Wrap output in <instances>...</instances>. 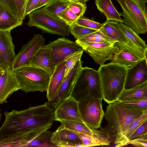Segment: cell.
Instances as JSON below:
<instances>
[{
	"label": "cell",
	"mask_w": 147,
	"mask_h": 147,
	"mask_svg": "<svg viewBox=\"0 0 147 147\" xmlns=\"http://www.w3.org/2000/svg\"><path fill=\"white\" fill-rule=\"evenodd\" d=\"M4 114L5 120L0 128V147H24L50 128L55 121L54 112L47 102Z\"/></svg>",
	"instance_id": "cell-1"
},
{
	"label": "cell",
	"mask_w": 147,
	"mask_h": 147,
	"mask_svg": "<svg viewBox=\"0 0 147 147\" xmlns=\"http://www.w3.org/2000/svg\"><path fill=\"white\" fill-rule=\"evenodd\" d=\"M144 111L128 109L118 100L109 104L104 116L107 125L102 128L110 142L115 145L126 129Z\"/></svg>",
	"instance_id": "cell-2"
},
{
	"label": "cell",
	"mask_w": 147,
	"mask_h": 147,
	"mask_svg": "<svg viewBox=\"0 0 147 147\" xmlns=\"http://www.w3.org/2000/svg\"><path fill=\"white\" fill-rule=\"evenodd\" d=\"M127 68L112 62L100 65L98 71L103 99L108 104L117 100L124 89Z\"/></svg>",
	"instance_id": "cell-3"
},
{
	"label": "cell",
	"mask_w": 147,
	"mask_h": 147,
	"mask_svg": "<svg viewBox=\"0 0 147 147\" xmlns=\"http://www.w3.org/2000/svg\"><path fill=\"white\" fill-rule=\"evenodd\" d=\"M70 96L78 102L92 97L103 99L98 70L87 67H82Z\"/></svg>",
	"instance_id": "cell-4"
},
{
	"label": "cell",
	"mask_w": 147,
	"mask_h": 147,
	"mask_svg": "<svg viewBox=\"0 0 147 147\" xmlns=\"http://www.w3.org/2000/svg\"><path fill=\"white\" fill-rule=\"evenodd\" d=\"M122 9L124 24L138 34L147 32V9L142 0H116Z\"/></svg>",
	"instance_id": "cell-5"
},
{
	"label": "cell",
	"mask_w": 147,
	"mask_h": 147,
	"mask_svg": "<svg viewBox=\"0 0 147 147\" xmlns=\"http://www.w3.org/2000/svg\"><path fill=\"white\" fill-rule=\"evenodd\" d=\"M26 24L35 27L43 32L68 36L70 32L69 26L58 16L53 15L42 8L36 9L28 15Z\"/></svg>",
	"instance_id": "cell-6"
},
{
	"label": "cell",
	"mask_w": 147,
	"mask_h": 147,
	"mask_svg": "<svg viewBox=\"0 0 147 147\" xmlns=\"http://www.w3.org/2000/svg\"><path fill=\"white\" fill-rule=\"evenodd\" d=\"M20 89L26 93L47 92L50 77L44 70L31 66L14 71Z\"/></svg>",
	"instance_id": "cell-7"
},
{
	"label": "cell",
	"mask_w": 147,
	"mask_h": 147,
	"mask_svg": "<svg viewBox=\"0 0 147 147\" xmlns=\"http://www.w3.org/2000/svg\"><path fill=\"white\" fill-rule=\"evenodd\" d=\"M101 98L92 97L79 102L78 106L83 122L92 129L100 127L105 113Z\"/></svg>",
	"instance_id": "cell-8"
},
{
	"label": "cell",
	"mask_w": 147,
	"mask_h": 147,
	"mask_svg": "<svg viewBox=\"0 0 147 147\" xmlns=\"http://www.w3.org/2000/svg\"><path fill=\"white\" fill-rule=\"evenodd\" d=\"M95 62L100 65L107 61H113L120 48L115 43L102 42H77Z\"/></svg>",
	"instance_id": "cell-9"
},
{
	"label": "cell",
	"mask_w": 147,
	"mask_h": 147,
	"mask_svg": "<svg viewBox=\"0 0 147 147\" xmlns=\"http://www.w3.org/2000/svg\"><path fill=\"white\" fill-rule=\"evenodd\" d=\"M43 47L50 49L51 60L55 66L74 53L83 50L79 43L65 37L58 38Z\"/></svg>",
	"instance_id": "cell-10"
},
{
	"label": "cell",
	"mask_w": 147,
	"mask_h": 147,
	"mask_svg": "<svg viewBox=\"0 0 147 147\" xmlns=\"http://www.w3.org/2000/svg\"><path fill=\"white\" fill-rule=\"evenodd\" d=\"M45 38L41 34H34L32 38L22 45L16 55L11 66L13 70L30 66L31 59L45 45Z\"/></svg>",
	"instance_id": "cell-11"
},
{
	"label": "cell",
	"mask_w": 147,
	"mask_h": 147,
	"mask_svg": "<svg viewBox=\"0 0 147 147\" xmlns=\"http://www.w3.org/2000/svg\"><path fill=\"white\" fill-rule=\"evenodd\" d=\"M82 62H77L60 85L52 99L48 100V105L54 112L65 99L70 96L71 93L82 68Z\"/></svg>",
	"instance_id": "cell-12"
},
{
	"label": "cell",
	"mask_w": 147,
	"mask_h": 147,
	"mask_svg": "<svg viewBox=\"0 0 147 147\" xmlns=\"http://www.w3.org/2000/svg\"><path fill=\"white\" fill-rule=\"evenodd\" d=\"M119 26L128 40L126 44L116 43L120 48L142 59L144 58V53L147 48L145 42L138 34L124 24L119 22Z\"/></svg>",
	"instance_id": "cell-13"
},
{
	"label": "cell",
	"mask_w": 147,
	"mask_h": 147,
	"mask_svg": "<svg viewBox=\"0 0 147 147\" xmlns=\"http://www.w3.org/2000/svg\"><path fill=\"white\" fill-rule=\"evenodd\" d=\"M20 89L19 83L11 67L0 66V103L6 102L14 92Z\"/></svg>",
	"instance_id": "cell-14"
},
{
	"label": "cell",
	"mask_w": 147,
	"mask_h": 147,
	"mask_svg": "<svg viewBox=\"0 0 147 147\" xmlns=\"http://www.w3.org/2000/svg\"><path fill=\"white\" fill-rule=\"evenodd\" d=\"M78 103L70 96L65 99L54 112L55 121L84 122L80 114Z\"/></svg>",
	"instance_id": "cell-15"
},
{
	"label": "cell",
	"mask_w": 147,
	"mask_h": 147,
	"mask_svg": "<svg viewBox=\"0 0 147 147\" xmlns=\"http://www.w3.org/2000/svg\"><path fill=\"white\" fill-rule=\"evenodd\" d=\"M147 81V65L144 58L127 68L124 89H128Z\"/></svg>",
	"instance_id": "cell-16"
},
{
	"label": "cell",
	"mask_w": 147,
	"mask_h": 147,
	"mask_svg": "<svg viewBox=\"0 0 147 147\" xmlns=\"http://www.w3.org/2000/svg\"><path fill=\"white\" fill-rule=\"evenodd\" d=\"M11 31L0 30V66H11L16 57Z\"/></svg>",
	"instance_id": "cell-17"
},
{
	"label": "cell",
	"mask_w": 147,
	"mask_h": 147,
	"mask_svg": "<svg viewBox=\"0 0 147 147\" xmlns=\"http://www.w3.org/2000/svg\"><path fill=\"white\" fill-rule=\"evenodd\" d=\"M51 142L58 147H82V145L81 140L75 133L63 128L61 125L53 132Z\"/></svg>",
	"instance_id": "cell-18"
},
{
	"label": "cell",
	"mask_w": 147,
	"mask_h": 147,
	"mask_svg": "<svg viewBox=\"0 0 147 147\" xmlns=\"http://www.w3.org/2000/svg\"><path fill=\"white\" fill-rule=\"evenodd\" d=\"M30 66L44 70L50 77L56 66L52 61L50 49L43 46L41 48L31 59Z\"/></svg>",
	"instance_id": "cell-19"
},
{
	"label": "cell",
	"mask_w": 147,
	"mask_h": 147,
	"mask_svg": "<svg viewBox=\"0 0 147 147\" xmlns=\"http://www.w3.org/2000/svg\"><path fill=\"white\" fill-rule=\"evenodd\" d=\"M23 20L0 3V30L9 31L22 24Z\"/></svg>",
	"instance_id": "cell-20"
},
{
	"label": "cell",
	"mask_w": 147,
	"mask_h": 147,
	"mask_svg": "<svg viewBox=\"0 0 147 147\" xmlns=\"http://www.w3.org/2000/svg\"><path fill=\"white\" fill-rule=\"evenodd\" d=\"M99 30L115 43L125 44L128 42L117 22L106 21Z\"/></svg>",
	"instance_id": "cell-21"
},
{
	"label": "cell",
	"mask_w": 147,
	"mask_h": 147,
	"mask_svg": "<svg viewBox=\"0 0 147 147\" xmlns=\"http://www.w3.org/2000/svg\"><path fill=\"white\" fill-rule=\"evenodd\" d=\"M65 63L64 61L57 65L53 74L50 77L46 92L48 100H51L54 97L64 80L66 68Z\"/></svg>",
	"instance_id": "cell-22"
},
{
	"label": "cell",
	"mask_w": 147,
	"mask_h": 147,
	"mask_svg": "<svg viewBox=\"0 0 147 147\" xmlns=\"http://www.w3.org/2000/svg\"><path fill=\"white\" fill-rule=\"evenodd\" d=\"M98 134L89 135L73 131L78 136L82 143V147H90L98 146L109 145L110 142L108 137L102 128Z\"/></svg>",
	"instance_id": "cell-23"
},
{
	"label": "cell",
	"mask_w": 147,
	"mask_h": 147,
	"mask_svg": "<svg viewBox=\"0 0 147 147\" xmlns=\"http://www.w3.org/2000/svg\"><path fill=\"white\" fill-rule=\"evenodd\" d=\"M97 9L106 16L107 21H113L123 23V20L112 4L111 0H96Z\"/></svg>",
	"instance_id": "cell-24"
},
{
	"label": "cell",
	"mask_w": 147,
	"mask_h": 147,
	"mask_svg": "<svg viewBox=\"0 0 147 147\" xmlns=\"http://www.w3.org/2000/svg\"><path fill=\"white\" fill-rule=\"evenodd\" d=\"M147 120V110L144 111L141 115L134 120L122 134L115 147H119L128 145L129 138L136 129Z\"/></svg>",
	"instance_id": "cell-25"
},
{
	"label": "cell",
	"mask_w": 147,
	"mask_h": 147,
	"mask_svg": "<svg viewBox=\"0 0 147 147\" xmlns=\"http://www.w3.org/2000/svg\"><path fill=\"white\" fill-rule=\"evenodd\" d=\"M147 97V81L128 89H124L117 100L123 101Z\"/></svg>",
	"instance_id": "cell-26"
},
{
	"label": "cell",
	"mask_w": 147,
	"mask_h": 147,
	"mask_svg": "<svg viewBox=\"0 0 147 147\" xmlns=\"http://www.w3.org/2000/svg\"><path fill=\"white\" fill-rule=\"evenodd\" d=\"M63 128L73 131L89 135L96 134L101 131L92 128L84 122L65 120L60 122Z\"/></svg>",
	"instance_id": "cell-27"
},
{
	"label": "cell",
	"mask_w": 147,
	"mask_h": 147,
	"mask_svg": "<svg viewBox=\"0 0 147 147\" xmlns=\"http://www.w3.org/2000/svg\"><path fill=\"white\" fill-rule=\"evenodd\" d=\"M140 60L131 53L120 48L112 62L128 68L135 65Z\"/></svg>",
	"instance_id": "cell-28"
},
{
	"label": "cell",
	"mask_w": 147,
	"mask_h": 147,
	"mask_svg": "<svg viewBox=\"0 0 147 147\" xmlns=\"http://www.w3.org/2000/svg\"><path fill=\"white\" fill-rule=\"evenodd\" d=\"M53 132L45 131L26 144L24 147H52L56 146L51 142Z\"/></svg>",
	"instance_id": "cell-29"
},
{
	"label": "cell",
	"mask_w": 147,
	"mask_h": 147,
	"mask_svg": "<svg viewBox=\"0 0 147 147\" xmlns=\"http://www.w3.org/2000/svg\"><path fill=\"white\" fill-rule=\"evenodd\" d=\"M77 42H102L115 43L99 30L92 33L80 39Z\"/></svg>",
	"instance_id": "cell-30"
},
{
	"label": "cell",
	"mask_w": 147,
	"mask_h": 147,
	"mask_svg": "<svg viewBox=\"0 0 147 147\" xmlns=\"http://www.w3.org/2000/svg\"><path fill=\"white\" fill-rule=\"evenodd\" d=\"M120 102L129 109L141 111L147 110V97Z\"/></svg>",
	"instance_id": "cell-31"
},
{
	"label": "cell",
	"mask_w": 147,
	"mask_h": 147,
	"mask_svg": "<svg viewBox=\"0 0 147 147\" xmlns=\"http://www.w3.org/2000/svg\"><path fill=\"white\" fill-rule=\"evenodd\" d=\"M70 2L61 0H54L42 8L53 15L57 16L69 6Z\"/></svg>",
	"instance_id": "cell-32"
},
{
	"label": "cell",
	"mask_w": 147,
	"mask_h": 147,
	"mask_svg": "<svg viewBox=\"0 0 147 147\" xmlns=\"http://www.w3.org/2000/svg\"><path fill=\"white\" fill-rule=\"evenodd\" d=\"M70 31L76 40L84 37L97 30L88 28L75 23L69 26Z\"/></svg>",
	"instance_id": "cell-33"
},
{
	"label": "cell",
	"mask_w": 147,
	"mask_h": 147,
	"mask_svg": "<svg viewBox=\"0 0 147 147\" xmlns=\"http://www.w3.org/2000/svg\"><path fill=\"white\" fill-rule=\"evenodd\" d=\"M83 52V50L76 52L67 58L65 60L66 68L64 79L74 68L77 62L81 60Z\"/></svg>",
	"instance_id": "cell-34"
},
{
	"label": "cell",
	"mask_w": 147,
	"mask_h": 147,
	"mask_svg": "<svg viewBox=\"0 0 147 147\" xmlns=\"http://www.w3.org/2000/svg\"><path fill=\"white\" fill-rule=\"evenodd\" d=\"M75 23L79 25L97 30H99L103 24V23H100L82 17L78 18Z\"/></svg>",
	"instance_id": "cell-35"
},
{
	"label": "cell",
	"mask_w": 147,
	"mask_h": 147,
	"mask_svg": "<svg viewBox=\"0 0 147 147\" xmlns=\"http://www.w3.org/2000/svg\"><path fill=\"white\" fill-rule=\"evenodd\" d=\"M15 13L23 20L25 18V0H10Z\"/></svg>",
	"instance_id": "cell-36"
},
{
	"label": "cell",
	"mask_w": 147,
	"mask_h": 147,
	"mask_svg": "<svg viewBox=\"0 0 147 147\" xmlns=\"http://www.w3.org/2000/svg\"><path fill=\"white\" fill-rule=\"evenodd\" d=\"M70 26L74 24L78 17L68 7L58 16Z\"/></svg>",
	"instance_id": "cell-37"
},
{
	"label": "cell",
	"mask_w": 147,
	"mask_h": 147,
	"mask_svg": "<svg viewBox=\"0 0 147 147\" xmlns=\"http://www.w3.org/2000/svg\"><path fill=\"white\" fill-rule=\"evenodd\" d=\"M69 7L78 18L83 17L86 9V4L70 2Z\"/></svg>",
	"instance_id": "cell-38"
},
{
	"label": "cell",
	"mask_w": 147,
	"mask_h": 147,
	"mask_svg": "<svg viewBox=\"0 0 147 147\" xmlns=\"http://www.w3.org/2000/svg\"><path fill=\"white\" fill-rule=\"evenodd\" d=\"M147 134V120L139 126L134 132L129 137V141L132 139Z\"/></svg>",
	"instance_id": "cell-39"
},
{
	"label": "cell",
	"mask_w": 147,
	"mask_h": 147,
	"mask_svg": "<svg viewBox=\"0 0 147 147\" xmlns=\"http://www.w3.org/2000/svg\"><path fill=\"white\" fill-rule=\"evenodd\" d=\"M129 144L136 147H147V134L130 140Z\"/></svg>",
	"instance_id": "cell-40"
},
{
	"label": "cell",
	"mask_w": 147,
	"mask_h": 147,
	"mask_svg": "<svg viewBox=\"0 0 147 147\" xmlns=\"http://www.w3.org/2000/svg\"><path fill=\"white\" fill-rule=\"evenodd\" d=\"M40 0H29L25 9V15L26 16L34 10L36 5Z\"/></svg>",
	"instance_id": "cell-41"
},
{
	"label": "cell",
	"mask_w": 147,
	"mask_h": 147,
	"mask_svg": "<svg viewBox=\"0 0 147 147\" xmlns=\"http://www.w3.org/2000/svg\"><path fill=\"white\" fill-rule=\"evenodd\" d=\"M54 0H40L34 8V10L48 5Z\"/></svg>",
	"instance_id": "cell-42"
},
{
	"label": "cell",
	"mask_w": 147,
	"mask_h": 147,
	"mask_svg": "<svg viewBox=\"0 0 147 147\" xmlns=\"http://www.w3.org/2000/svg\"><path fill=\"white\" fill-rule=\"evenodd\" d=\"M0 3L4 5L9 10L15 13L10 0H0Z\"/></svg>",
	"instance_id": "cell-43"
},
{
	"label": "cell",
	"mask_w": 147,
	"mask_h": 147,
	"mask_svg": "<svg viewBox=\"0 0 147 147\" xmlns=\"http://www.w3.org/2000/svg\"><path fill=\"white\" fill-rule=\"evenodd\" d=\"M62 1L67 2H74L76 3H80L86 4V2L89 0H61Z\"/></svg>",
	"instance_id": "cell-44"
},
{
	"label": "cell",
	"mask_w": 147,
	"mask_h": 147,
	"mask_svg": "<svg viewBox=\"0 0 147 147\" xmlns=\"http://www.w3.org/2000/svg\"><path fill=\"white\" fill-rule=\"evenodd\" d=\"M144 57L147 65V48L145 50L144 53Z\"/></svg>",
	"instance_id": "cell-45"
},
{
	"label": "cell",
	"mask_w": 147,
	"mask_h": 147,
	"mask_svg": "<svg viewBox=\"0 0 147 147\" xmlns=\"http://www.w3.org/2000/svg\"><path fill=\"white\" fill-rule=\"evenodd\" d=\"M29 0H25V7H26V5L27 4L28 1Z\"/></svg>",
	"instance_id": "cell-46"
},
{
	"label": "cell",
	"mask_w": 147,
	"mask_h": 147,
	"mask_svg": "<svg viewBox=\"0 0 147 147\" xmlns=\"http://www.w3.org/2000/svg\"><path fill=\"white\" fill-rule=\"evenodd\" d=\"M145 3L147 2V0H142Z\"/></svg>",
	"instance_id": "cell-47"
}]
</instances>
